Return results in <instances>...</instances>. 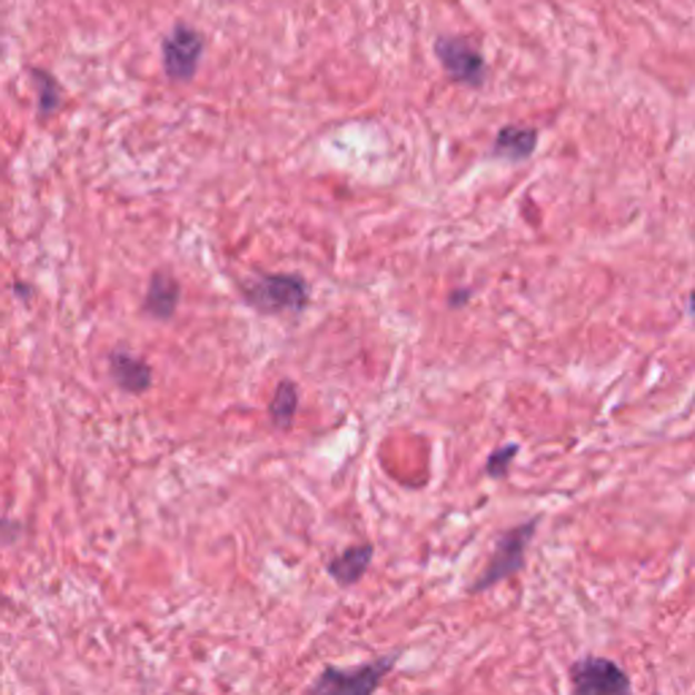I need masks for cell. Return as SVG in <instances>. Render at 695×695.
<instances>
[{"instance_id":"1","label":"cell","mask_w":695,"mask_h":695,"mask_svg":"<svg viewBox=\"0 0 695 695\" xmlns=\"http://www.w3.org/2000/svg\"><path fill=\"white\" fill-rule=\"evenodd\" d=\"M538 525H540V519H527V522H522V525L510 527V530H503L500 535H497L487 568H484L481 576L467 587V595H481V593H487V589L497 587L500 582L514 579L516 574H522L527 563V546L533 544L535 533H538Z\"/></svg>"},{"instance_id":"14","label":"cell","mask_w":695,"mask_h":695,"mask_svg":"<svg viewBox=\"0 0 695 695\" xmlns=\"http://www.w3.org/2000/svg\"><path fill=\"white\" fill-rule=\"evenodd\" d=\"M691 312L695 316V291L691 294Z\"/></svg>"},{"instance_id":"4","label":"cell","mask_w":695,"mask_h":695,"mask_svg":"<svg viewBox=\"0 0 695 695\" xmlns=\"http://www.w3.org/2000/svg\"><path fill=\"white\" fill-rule=\"evenodd\" d=\"M570 695H633L631 676L603 655H584L570 666Z\"/></svg>"},{"instance_id":"6","label":"cell","mask_w":695,"mask_h":695,"mask_svg":"<svg viewBox=\"0 0 695 695\" xmlns=\"http://www.w3.org/2000/svg\"><path fill=\"white\" fill-rule=\"evenodd\" d=\"M435 54H438L443 71L454 82L478 88L487 79V63L478 54V49L467 44L465 39H448V36H443V39L435 41Z\"/></svg>"},{"instance_id":"11","label":"cell","mask_w":695,"mask_h":695,"mask_svg":"<svg viewBox=\"0 0 695 695\" xmlns=\"http://www.w3.org/2000/svg\"><path fill=\"white\" fill-rule=\"evenodd\" d=\"M30 82L36 88V101H39V120L47 122L49 117L63 107V88L58 85V79L44 69H28Z\"/></svg>"},{"instance_id":"12","label":"cell","mask_w":695,"mask_h":695,"mask_svg":"<svg viewBox=\"0 0 695 695\" xmlns=\"http://www.w3.org/2000/svg\"><path fill=\"white\" fill-rule=\"evenodd\" d=\"M299 410V389L291 380H280L275 389L272 403H269V418L278 429H288L294 424V416Z\"/></svg>"},{"instance_id":"7","label":"cell","mask_w":695,"mask_h":695,"mask_svg":"<svg viewBox=\"0 0 695 695\" xmlns=\"http://www.w3.org/2000/svg\"><path fill=\"white\" fill-rule=\"evenodd\" d=\"M177 307H180V280L166 272V269H158L147 280L141 310H145V316L156 318V321H171Z\"/></svg>"},{"instance_id":"5","label":"cell","mask_w":695,"mask_h":695,"mask_svg":"<svg viewBox=\"0 0 695 695\" xmlns=\"http://www.w3.org/2000/svg\"><path fill=\"white\" fill-rule=\"evenodd\" d=\"M163 71L171 82H190L205 54V36L199 28L177 22L163 39Z\"/></svg>"},{"instance_id":"9","label":"cell","mask_w":695,"mask_h":695,"mask_svg":"<svg viewBox=\"0 0 695 695\" xmlns=\"http://www.w3.org/2000/svg\"><path fill=\"white\" fill-rule=\"evenodd\" d=\"M373 557H375L373 544H354L348 546V549H342L337 557L329 559L326 574L340 584V587H354V584L365 579L367 568L373 565Z\"/></svg>"},{"instance_id":"10","label":"cell","mask_w":695,"mask_h":695,"mask_svg":"<svg viewBox=\"0 0 695 695\" xmlns=\"http://www.w3.org/2000/svg\"><path fill=\"white\" fill-rule=\"evenodd\" d=\"M535 145H538L535 128H503L497 133L492 152L497 158H508V161H527L535 152Z\"/></svg>"},{"instance_id":"13","label":"cell","mask_w":695,"mask_h":695,"mask_svg":"<svg viewBox=\"0 0 695 695\" xmlns=\"http://www.w3.org/2000/svg\"><path fill=\"white\" fill-rule=\"evenodd\" d=\"M516 454H519V446H516V443H506V446L495 448V451L489 454L487 467H484V470H487V476L489 478H506L508 470H510V463L516 459Z\"/></svg>"},{"instance_id":"2","label":"cell","mask_w":695,"mask_h":695,"mask_svg":"<svg viewBox=\"0 0 695 695\" xmlns=\"http://www.w3.org/2000/svg\"><path fill=\"white\" fill-rule=\"evenodd\" d=\"M399 649L391 655L375 657V661L359 663V666L340 668V666H326L316 679L310 682L305 695H375L378 687L384 685L386 676L391 674V668L397 666Z\"/></svg>"},{"instance_id":"3","label":"cell","mask_w":695,"mask_h":695,"mask_svg":"<svg viewBox=\"0 0 695 695\" xmlns=\"http://www.w3.org/2000/svg\"><path fill=\"white\" fill-rule=\"evenodd\" d=\"M242 299L264 316L301 312L307 305V286L299 275H261L242 286Z\"/></svg>"},{"instance_id":"8","label":"cell","mask_w":695,"mask_h":695,"mask_svg":"<svg viewBox=\"0 0 695 695\" xmlns=\"http://www.w3.org/2000/svg\"><path fill=\"white\" fill-rule=\"evenodd\" d=\"M109 375L128 395H145L152 386V367L131 350L117 348L109 354Z\"/></svg>"}]
</instances>
